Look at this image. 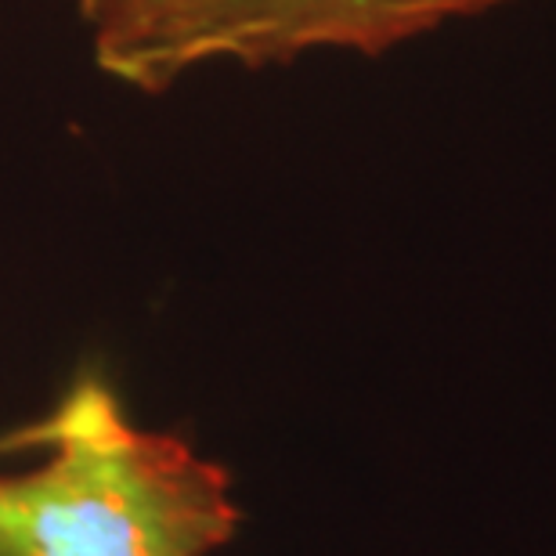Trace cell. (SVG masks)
Returning <instances> with one entry per match:
<instances>
[{
  "instance_id": "obj_2",
  "label": "cell",
  "mask_w": 556,
  "mask_h": 556,
  "mask_svg": "<svg viewBox=\"0 0 556 556\" xmlns=\"http://www.w3.org/2000/svg\"><path fill=\"white\" fill-rule=\"evenodd\" d=\"M509 0H80L98 65L163 91L210 62L271 65L307 51L383 54Z\"/></svg>"
},
{
  "instance_id": "obj_1",
  "label": "cell",
  "mask_w": 556,
  "mask_h": 556,
  "mask_svg": "<svg viewBox=\"0 0 556 556\" xmlns=\"http://www.w3.org/2000/svg\"><path fill=\"white\" fill-rule=\"evenodd\" d=\"M22 441L54 455L0 477V556H206L236 535L231 477L181 438L130 427L98 376Z\"/></svg>"
}]
</instances>
